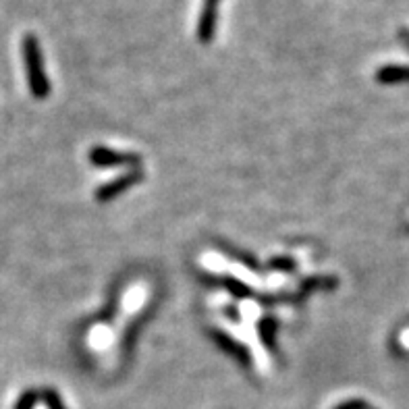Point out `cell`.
<instances>
[{"label":"cell","mask_w":409,"mask_h":409,"mask_svg":"<svg viewBox=\"0 0 409 409\" xmlns=\"http://www.w3.org/2000/svg\"><path fill=\"white\" fill-rule=\"evenodd\" d=\"M141 179V173L136 170V173H131V175H127V177H121V179H114L112 183L109 185H104L102 190L96 193V197L100 200V202H107L110 197H114V195H119L121 191L125 190V187H129V185H133Z\"/></svg>","instance_id":"4"},{"label":"cell","mask_w":409,"mask_h":409,"mask_svg":"<svg viewBox=\"0 0 409 409\" xmlns=\"http://www.w3.org/2000/svg\"><path fill=\"white\" fill-rule=\"evenodd\" d=\"M376 80L381 83L408 82L409 67H401V65H388V67H382V69H378V73H376Z\"/></svg>","instance_id":"5"},{"label":"cell","mask_w":409,"mask_h":409,"mask_svg":"<svg viewBox=\"0 0 409 409\" xmlns=\"http://www.w3.org/2000/svg\"><path fill=\"white\" fill-rule=\"evenodd\" d=\"M23 65H26V75L28 85L31 89V96L42 100L50 94V82L44 71V58L40 50V42L33 33H28L23 38Z\"/></svg>","instance_id":"1"},{"label":"cell","mask_w":409,"mask_h":409,"mask_svg":"<svg viewBox=\"0 0 409 409\" xmlns=\"http://www.w3.org/2000/svg\"><path fill=\"white\" fill-rule=\"evenodd\" d=\"M219 2L220 0H204L202 11H212V13H219Z\"/></svg>","instance_id":"8"},{"label":"cell","mask_w":409,"mask_h":409,"mask_svg":"<svg viewBox=\"0 0 409 409\" xmlns=\"http://www.w3.org/2000/svg\"><path fill=\"white\" fill-rule=\"evenodd\" d=\"M46 401H48L50 409H62L60 408V401H58V397H56L53 391H48V393H46Z\"/></svg>","instance_id":"7"},{"label":"cell","mask_w":409,"mask_h":409,"mask_svg":"<svg viewBox=\"0 0 409 409\" xmlns=\"http://www.w3.org/2000/svg\"><path fill=\"white\" fill-rule=\"evenodd\" d=\"M401 341H403V345H405V347H409V330H405V332L401 334Z\"/></svg>","instance_id":"9"},{"label":"cell","mask_w":409,"mask_h":409,"mask_svg":"<svg viewBox=\"0 0 409 409\" xmlns=\"http://www.w3.org/2000/svg\"><path fill=\"white\" fill-rule=\"evenodd\" d=\"M217 23H219V13H212V11H202L200 13V19H197V40L202 44H208L212 42V38L217 36Z\"/></svg>","instance_id":"3"},{"label":"cell","mask_w":409,"mask_h":409,"mask_svg":"<svg viewBox=\"0 0 409 409\" xmlns=\"http://www.w3.org/2000/svg\"><path fill=\"white\" fill-rule=\"evenodd\" d=\"M36 401H38V395H36L33 391H28V393H23V395L19 397L17 408L15 409H31L36 405Z\"/></svg>","instance_id":"6"},{"label":"cell","mask_w":409,"mask_h":409,"mask_svg":"<svg viewBox=\"0 0 409 409\" xmlns=\"http://www.w3.org/2000/svg\"><path fill=\"white\" fill-rule=\"evenodd\" d=\"M89 160L98 166H116V164H133L137 163V156L133 154H121V152H112L109 148H94L89 154Z\"/></svg>","instance_id":"2"}]
</instances>
